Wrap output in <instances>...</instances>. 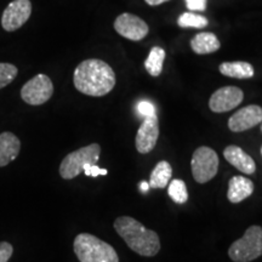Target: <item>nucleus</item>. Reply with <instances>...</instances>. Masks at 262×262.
<instances>
[{
	"label": "nucleus",
	"mask_w": 262,
	"mask_h": 262,
	"mask_svg": "<svg viewBox=\"0 0 262 262\" xmlns=\"http://www.w3.org/2000/svg\"><path fill=\"white\" fill-rule=\"evenodd\" d=\"M75 89L93 97H102L116 86V73L110 64L98 58H89L77 66L73 74Z\"/></svg>",
	"instance_id": "f257e3e1"
},
{
	"label": "nucleus",
	"mask_w": 262,
	"mask_h": 262,
	"mask_svg": "<svg viewBox=\"0 0 262 262\" xmlns=\"http://www.w3.org/2000/svg\"><path fill=\"white\" fill-rule=\"evenodd\" d=\"M114 229L124 239L131 250L141 256L152 257L160 251L158 233L146 228L130 216H120L114 221Z\"/></svg>",
	"instance_id": "f03ea898"
},
{
	"label": "nucleus",
	"mask_w": 262,
	"mask_h": 262,
	"mask_svg": "<svg viewBox=\"0 0 262 262\" xmlns=\"http://www.w3.org/2000/svg\"><path fill=\"white\" fill-rule=\"evenodd\" d=\"M74 253L80 262H119L112 245L90 233H80L74 239Z\"/></svg>",
	"instance_id": "7ed1b4c3"
},
{
	"label": "nucleus",
	"mask_w": 262,
	"mask_h": 262,
	"mask_svg": "<svg viewBox=\"0 0 262 262\" xmlns=\"http://www.w3.org/2000/svg\"><path fill=\"white\" fill-rule=\"evenodd\" d=\"M262 255V227L250 226L243 237L228 249V256L234 262H251Z\"/></svg>",
	"instance_id": "20e7f679"
},
{
	"label": "nucleus",
	"mask_w": 262,
	"mask_h": 262,
	"mask_svg": "<svg viewBox=\"0 0 262 262\" xmlns=\"http://www.w3.org/2000/svg\"><path fill=\"white\" fill-rule=\"evenodd\" d=\"M101 147L98 143H91L81 147L63 158L60 165V175L64 180L77 178L84 170L85 165H95L100 159Z\"/></svg>",
	"instance_id": "39448f33"
},
{
	"label": "nucleus",
	"mask_w": 262,
	"mask_h": 262,
	"mask_svg": "<svg viewBox=\"0 0 262 262\" xmlns=\"http://www.w3.org/2000/svg\"><path fill=\"white\" fill-rule=\"evenodd\" d=\"M193 179L198 183H206L216 176L219 157L210 147L202 146L194 150L191 160Z\"/></svg>",
	"instance_id": "423d86ee"
},
{
	"label": "nucleus",
	"mask_w": 262,
	"mask_h": 262,
	"mask_svg": "<svg viewBox=\"0 0 262 262\" xmlns=\"http://www.w3.org/2000/svg\"><path fill=\"white\" fill-rule=\"evenodd\" d=\"M54 84L45 74H38L28 80L21 89V98L29 106H40L50 100Z\"/></svg>",
	"instance_id": "0eeeda50"
},
{
	"label": "nucleus",
	"mask_w": 262,
	"mask_h": 262,
	"mask_svg": "<svg viewBox=\"0 0 262 262\" xmlns=\"http://www.w3.org/2000/svg\"><path fill=\"white\" fill-rule=\"evenodd\" d=\"M32 14L29 0H14L6 6L2 16V27L6 32H15L28 21Z\"/></svg>",
	"instance_id": "6e6552de"
},
{
	"label": "nucleus",
	"mask_w": 262,
	"mask_h": 262,
	"mask_svg": "<svg viewBox=\"0 0 262 262\" xmlns=\"http://www.w3.org/2000/svg\"><path fill=\"white\" fill-rule=\"evenodd\" d=\"M114 29L118 34L133 41L142 40L149 32L148 25L142 18L129 12L118 16L114 21Z\"/></svg>",
	"instance_id": "1a4fd4ad"
},
{
	"label": "nucleus",
	"mask_w": 262,
	"mask_h": 262,
	"mask_svg": "<svg viewBox=\"0 0 262 262\" xmlns=\"http://www.w3.org/2000/svg\"><path fill=\"white\" fill-rule=\"evenodd\" d=\"M244 94L237 86H224L216 90L209 100V108L215 113L232 111L242 103Z\"/></svg>",
	"instance_id": "9d476101"
},
{
	"label": "nucleus",
	"mask_w": 262,
	"mask_h": 262,
	"mask_svg": "<svg viewBox=\"0 0 262 262\" xmlns=\"http://www.w3.org/2000/svg\"><path fill=\"white\" fill-rule=\"evenodd\" d=\"M159 137V122L158 117L153 116L145 118L139 127L135 139V146L137 152L141 155H147L152 152L157 145Z\"/></svg>",
	"instance_id": "9b49d317"
},
{
	"label": "nucleus",
	"mask_w": 262,
	"mask_h": 262,
	"mask_svg": "<svg viewBox=\"0 0 262 262\" xmlns=\"http://www.w3.org/2000/svg\"><path fill=\"white\" fill-rule=\"evenodd\" d=\"M262 123V108L257 104H249L241 108L228 119V127L233 133H242Z\"/></svg>",
	"instance_id": "f8f14e48"
},
{
	"label": "nucleus",
	"mask_w": 262,
	"mask_h": 262,
	"mask_svg": "<svg viewBox=\"0 0 262 262\" xmlns=\"http://www.w3.org/2000/svg\"><path fill=\"white\" fill-rule=\"evenodd\" d=\"M224 157L231 165H233L239 171L247 173V175H251L256 170V164H255L254 159L248 153H245L241 147L233 145L226 147Z\"/></svg>",
	"instance_id": "ddd939ff"
},
{
	"label": "nucleus",
	"mask_w": 262,
	"mask_h": 262,
	"mask_svg": "<svg viewBox=\"0 0 262 262\" xmlns=\"http://www.w3.org/2000/svg\"><path fill=\"white\" fill-rule=\"evenodd\" d=\"M21 150V141L15 134L5 133L0 134V168L9 165L14 162Z\"/></svg>",
	"instance_id": "4468645a"
},
{
	"label": "nucleus",
	"mask_w": 262,
	"mask_h": 262,
	"mask_svg": "<svg viewBox=\"0 0 262 262\" xmlns=\"http://www.w3.org/2000/svg\"><path fill=\"white\" fill-rule=\"evenodd\" d=\"M254 182L244 176H233L228 182L227 198L233 204L243 202L253 194Z\"/></svg>",
	"instance_id": "2eb2a0df"
},
{
	"label": "nucleus",
	"mask_w": 262,
	"mask_h": 262,
	"mask_svg": "<svg viewBox=\"0 0 262 262\" xmlns=\"http://www.w3.org/2000/svg\"><path fill=\"white\" fill-rule=\"evenodd\" d=\"M221 44L214 33L202 32L191 40L192 50L198 55L212 54L220 49Z\"/></svg>",
	"instance_id": "dca6fc26"
},
{
	"label": "nucleus",
	"mask_w": 262,
	"mask_h": 262,
	"mask_svg": "<svg viewBox=\"0 0 262 262\" xmlns=\"http://www.w3.org/2000/svg\"><path fill=\"white\" fill-rule=\"evenodd\" d=\"M219 70L225 77L235 78V79H250L255 74L253 66L244 61L224 62L220 64Z\"/></svg>",
	"instance_id": "f3484780"
},
{
	"label": "nucleus",
	"mask_w": 262,
	"mask_h": 262,
	"mask_svg": "<svg viewBox=\"0 0 262 262\" xmlns=\"http://www.w3.org/2000/svg\"><path fill=\"white\" fill-rule=\"evenodd\" d=\"M172 175L171 165L165 160H162L155 166L150 172L149 186L150 188H165L169 185Z\"/></svg>",
	"instance_id": "a211bd4d"
},
{
	"label": "nucleus",
	"mask_w": 262,
	"mask_h": 262,
	"mask_svg": "<svg viewBox=\"0 0 262 262\" xmlns=\"http://www.w3.org/2000/svg\"><path fill=\"white\" fill-rule=\"evenodd\" d=\"M165 50L159 47L152 48L148 57L145 61L146 71L152 75V77H158L163 71L164 60H165Z\"/></svg>",
	"instance_id": "6ab92c4d"
},
{
	"label": "nucleus",
	"mask_w": 262,
	"mask_h": 262,
	"mask_svg": "<svg viewBox=\"0 0 262 262\" xmlns=\"http://www.w3.org/2000/svg\"><path fill=\"white\" fill-rule=\"evenodd\" d=\"M168 193L170 198L175 203H178V204H185L188 201L187 187H186V183L182 180L176 179L169 182Z\"/></svg>",
	"instance_id": "aec40b11"
},
{
	"label": "nucleus",
	"mask_w": 262,
	"mask_h": 262,
	"mask_svg": "<svg viewBox=\"0 0 262 262\" xmlns=\"http://www.w3.org/2000/svg\"><path fill=\"white\" fill-rule=\"evenodd\" d=\"M209 21L204 16L193 14V12H185L180 16L178 25L181 28H204L208 26Z\"/></svg>",
	"instance_id": "412c9836"
},
{
	"label": "nucleus",
	"mask_w": 262,
	"mask_h": 262,
	"mask_svg": "<svg viewBox=\"0 0 262 262\" xmlns=\"http://www.w3.org/2000/svg\"><path fill=\"white\" fill-rule=\"evenodd\" d=\"M18 70L15 64L0 63V89H4L17 77Z\"/></svg>",
	"instance_id": "4be33fe9"
},
{
	"label": "nucleus",
	"mask_w": 262,
	"mask_h": 262,
	"mask_svg": "<svg viewBox=\"0 0 262 262\" xmlns=\"http://www.w3.org/2000/svg\"><path fill=\"white\" fill-rule=\"evenodd\" d=\"M137 112H139L141 116L145 117V118L153 117V116H156V114H157L155 104H153L152 102H149V101H147V100L140 101L139 104H137Z\"/></svg>",
	"instance_id": "5701e85b"
},
{
	"label": "nucleus",
	"mask_w": 262,
	"mask_h": 262,
	"mask_svg": "<svg viewBox=\"0 0 262 262\" xmlns=\"http://www.w3.org/2000/svg\"><path fill=\"white\" fill-rule=\"evenodd\" d=\"M14 254V248L8 242H0V262H9Z\"/></svg>",
	"instance_id": "b1692460"
},
{
	"label": "nucleus",
	"mask_w": 262,
	"mask_h": 262,
	"mask_svg": "<svg viewBox=\"0 0 262 262\" xmlns=\"http://www.w3.org/2000/svg\"><path fill=\"white\" fill-rule=\"evenodd\" d=\"M83 171L85 172L86 176H93V178H96V176H106L108 171L107 169H101L95 164V165H85Z\"/></svg>",
	"instance_id": "393cba45"
},
{
	"label": "nucleus",
	"mask_w": 262,
	"mask_h": 262,
	"mask_svg": "<svg viewBox=\"0 0 262 262\" xmlns=\"http://www.w3.org/2000/svg\"><path fill=\"white\" fill-rule=\"evenodd\" d=\"M186 5L191 11H204L206 0H186Z\"/></svg>",
	"instance_id": "a878e982"
},
{
	"label": "nucleus",
	"mask_w": 262,
	"mask_h": 262,
	"mask_svg": "<svg viewBox=\"0 0 262 262\" xmlns=\"http://www.w3.org/2000/svg\"><path fill=\"white\" fill-rule=\"evenodd\" d=\"M145 2H146L148 5H150V6H157V5L163 4V3L169 2V0H145Z\"/></svg>",
	"instance_id": "bb28decb"
},
{
	"label": "nucleus",
	"mask_w": 262,
	"mask_h": 262,
	"mask_svg": "<svg viewBox=\"0 0 262 262\" xmlns=\"http://www.w3.org/2000/svg\"><path fill=\"white\" fill-rule=\"evenodd\" d=\"M149 188H150V186H149V183L147 182V181H142V182L140 183V189H141V192H143V193L148 192Z\"/></svg>",
	"instance_id": "cd10ccee"
},
{
	"label": "nucleus",
	"mask_w": 262,
	"mask_h": 262,
	"mask_svg": "<svg viewBox=\"0 0 262 262\" xmlns=\"http://www.w3.org/2000/svg\"><path fill=\"white\" fill-rule=\"evenodd\" d=\"M261 133H262V125H261Z\"/></svg>",
	"instance_id": "c85d7f7f"
},
{
	"label": "nucleus",
	"mask_w": 262,
	"mask_h": 262,
	"mask_svg": "<svg viewBox=\"0 0 262 262\" xmlns=\"http://www.w3.org/2000/svg\"><path fill=\"white\" fill-rule=\"evenodd\" d=\"M261 153H262V148H261Z\"/></svg>",
	"instance_id": "c756f323"
}]
</instances>
